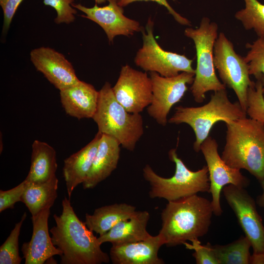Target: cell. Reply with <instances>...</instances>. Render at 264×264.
Returning <instances> with one entry per match:
<instances>
[{"label": "cell", "mask_w": 264, "mask_h": 264, "mask_svg": "<svg viewBox=\"0 0 264 264\" xmlns=\"http://www.w3.org/2000/svg\"><path fill=\"white\" fill-rule=\"evenodd\" d=\"M62 205V214L53 215L56 225L49 230L53 244L63 253L60 263H109L110 256L102 250L98 238L78 218L70 199L65 197Z\"/></svg>", "instance_id": "1"}, {"label": "cell", "mask_w": 264, "mask_h": 264, "mask_svg": "<svg viewBox=\"0 0 264 264\" xmlns=\"http://www.w3.org/2000/svg\"><path fill=\"white\" fill-rule=\"evenodd\" d=\"M213 214L211 201L197 194L168 201L161 214L159 234L167 247L183 244L207 233Z\"/></svg>", "instance_id": "2"}, {"label": "cell", "mask_w": 264, "mask_h": 264, "mask_svg": "<svg viewBox=\"0 0 264 264\" xmlns=\"http://www.w3.org/2000/svg\"><path fill=\"white\" fill-rule=\"evenodd\" d=\"M226 126L222 159L231 167L247 170L260 182L264 178V125L244 117Z\"/></svg>", "instance_id": "3"}, {"label": "cell", "mask_w": 264, "mask_h": 264, "mask_svg": "<svg viewBox=\"0 0 264 264\" xmlns=\"http://www.w3.org/2000/svg\"><path fill=\"white\" fill-rule=\"evenodd\" d=\"M92 119L99 132L114 138L131 152L144 133L141 115L128 112L115 98L108 82L99 91L97 107Z\"/></svg>", "instance_id": "4"}, {"label": "cell", "mask_w": 264, "mask_h": 264, "mask_svg": "<svg viewBox=\"0 0 264 264\" xmlns=\"http://www.w3.org/2000/svg\"><path fill=\"white\" fill-rule=\"evenodd\" d=\"M246 115L238 101L230 102L225 88L215 91L208 103L202 106L176 107L168 122L176 125L185 123L192 128L196 136L193 148L198 153L217 122L223 121L227 124L246 117Z\"/></svg>", "instance_id": "5"}, {"label": "cell", "mask_w": 264, "mask_h": 264, "mask_svg": "<svg viewBox=\"0 0 264 264\" xmlns=\"http://www.w3.org/2000/svg\"><path fill=\"white\" fill-rule=\"evenodd\" d=\"M168 156L176 165L175 173L171 177L158 175L149 164L143 168V177L150 186L149 194L151 198H164L170 201L198 192L209 193L210 182L207 166H203L197 171H191L178 156L176 148L171 149Z\"/></svg>", "instance_id": "6"}, {"label": "cell", "mask_w": 264, "mask_h": 264, "mask_svg": "<svg viewBox=\"0 0 264 264\" xmlns=\"http://www.w3.org/2000/svg\"><path fill=\"white\" fill-rule=\"evenodd\" d=\"M218 28L216 23L203 17L199 27H188L184 30L185 35L193 40L196 50L197 67L190 89L195 101L198 103L204 101L206 92L226 88L216 74L214 64V46L218 36Z\"/></svg>", "instance_id": "7"}, {"label": "cell", "mask_w": 264, "mask_h": 264, "mask_svg": "<svg viewBox=\"0 0 264 264\" xmlns=\"http://www.w3.org/2000/svg\"><path fill=\"white\" fill-rule=\"evenodd\" d=\"M224 197L234 212L253 249L251 264H264V225L256 202L244 188L233 184L222 189Z\"/></svg>", "instance_id": "8"}, {"label": "cell", "mask_w": 264, "mask_h": 264, "mask_svg": "<svg viewBox=\"0 0 264 264\" xmlns=\"http://www.w3.org/2000/svg\"><path fill=\"white\" fill-rule=\"evenodd\" d=\"M213 59L215 67L223 84L234 91L238 102L246 112L247 90L254 82L250 79L248 65L244 57L235 52L233 44L223 33L219 34L215 43Z\"/></svg>", "instance_id": "9"}, {"label": "cell", "mask_w": 264, "mask_h": 264, "mask_svg": "<svg viewBox=\"0 0 264 264\" xmlns=\"http://www.w3.org/2000/svg\"><path fill=\"white\" fill-rule=\"evenodd\" d=\"M154 22L149 18L146 26V32L142 29L143 44L134 58V63L145 71L155 72L165 77H174L179 72L195 74L192 67L193 60L184 55L164 50L155 40Z\"/></svg>", "instance_id": "10"}, {"label": "cell", "mask_w": 264, "mask_h": 264, "mask_svg": "<svg viewBox=\"0 0 264 264\" xmlns=\"http://www.w3.org/2000/svg\"><path fill=\"white\" fill-rule=\"evenodd\" d=\"M149 76L153 95L147 111L159 125L165 126L168 122L170 110L184 96L188 90L187 85L193 84L195 74L182 72L174 77H165L155 72H150Z\"/></svg>", "instance_id": "11"}, {"label": "cell", "mask_w": 264, "mask_h": 264, "mask_svg": "<svg viewBox=\"0 0 264 264\" xmlns=\"http://www.w3.org/2000/svg\"><path fill=\"white\" fill-rule=\"evenodd\" d=\"M216 140L208 136L201 143L200 151L204 155L208 170L210 193L213 213L221 215L222 210L220 204V195L223 188L228 184L245 188L250 184L249 179L244 176L240 170L230 167L220 156Z\"/></svg>", "instance_id": "12"}, {"label": "cell", "mask_w": 264, "mask_h": 264, "mask_svg": "<svg viewBox=\"0 0 264 264\" xmlns=\"http://www.w3.org/2000/svg\"><path fill=\"white\" fill-rule=\"evenodd\" d=\"M117 101L129 112L140 113L152 100V85L146 72L128 65L122 67L117 81L112 87Z\"/></svg>", "instance_id": "13"}, {"label": "cell", "mask_w": 264, "mask_h": 264, "mask_svg": "<svg viewBox=\"0 0 264 264\" xmlns=\"http://www.w3.org/2000/svg\"><path fill=\"white\" fill-rule=\"evenodd\" d=\"M107 5L99 7L97 4L87 7L80 3L72 6L85 14L83 18L89 19L100 26L107 35L109 42L112 43L118 35L129 36L143 29L139 22L126 17L123 7L118 4V0H108Z\"/></svg>", "instance_id": "14"}, {"label": "cell", "mask_w": 264, "mask_h": 264, "mask_svg": "<svg viewBox=\"0 0 264 264\" xmlns=\"http://www.w3.org/2000/svg\"><path fill=\"white\" fill-rule=\"evenodd\" d=\"M30 58L37 70L60 91L80 81L72 64L63 54L53 48L42 46L33 49Z\"/></svg>", "instance_id": "15"}, {"label": "cell", "mask_w": 264, "mask_h": 264, "mask_svg": "<svg viewBox=\"0 0 264 264\" xmlns=\"http://www.w3.org/2000/svg\"><path fill=\"white\" fill-rule=\"evenodd\" d=\"M50 207L46 208L32 216L33 232L29 242L23 243L22 251L25 264H43L54 256L63 253L52 243L49 234L48 220Z\"/></svg>", "instance_id": "16"}, {"label": "cell", "mask_w": 264, "mask_h": 264, "mask_svg": "<svg viewBox=\"0 0 264 264\" xmlns=\"http://www.w3.org/2000/svg\"><path fill=\"white\" fill-rule=\"evenodd\" d=\"M165 244L158 233L146 240L121 245H112L110 259L113 264H163L158 256L160 248Z\"/></svg>", "instance_id": "17"}, {"label": "cell", "mask_w": 264, "mask_h": 264, "mask_svg": "<svg viewBox=\"0 0 264 264\" xmlns=\"http://www.w3.org/2000/svg\"><path fill=\"white\" fill-rule=\"evenodd\" d=\"M60 101L66 113L81 119L92 118L96 111L99 91L91 84L80 80L60 91Z\"/></svg>", "instance_id": "18"}, {"label": "cell", "mask_w": 264, "mask_h": 264, "mask_svg": "<svg viewBox=\"0 0 264 264\" xmlns=\"http://www.w3.org/2000/svg\"><path fill=\"white\" fill-rule=\"evenodd\" d=\"M120 143L114 138L102 134L91 169L84 182V189H92L108 177L117 168Z\"/></svg>", "instance_id": "19"}, {"label": "cell", "mask_w": 264, "mask_h": 264, "mask_svg": "<svg viewBox=\"0 0 264 264\" xmlns=\"http://www.w3.org/2000/svg\"><path fill=\"white\" fill-rule=\"evenodd\" d=\"M102 135L98 132L90 142L64 160L63 173L69 199L74 189L85 180L92 166Z\"/></svg>", "instance_id": "20"}, {"label": "cell", "mask_w": 264, "mask_h": 264, "mask_svg": "<svg viewBox=\"0 0 264 264\" xmlns=\"http://www.w3.org/2000/svg\"><path fill=\"white\" fill-rule=\"evenodd\" d=\"M150 214L147 211H137L129 219L122 220L106 233L98 238L99 243L121 245L143 241L149 238L147 230Z\"/></svg>", "instance_id": "21"}, {"label": "cell", "mask_w": 264, "mask_h": 264, "mask_svg": "<svg viewBox=\"0 0 264 264\" xmlns=\"http://www.w3.org/2000/svg\"><path fill=\"white\" fill-rule=\"evenodd\" d=\"M56 152L46 142L38 140L32 144L31 166L25 180L40 183L56 176L57 169Z\"/></svg>", "instance_id": "22"}, {"label": "cell", "mask_w": 264, "mask_h": 264, "mask_svg": "<svg viewBox=\"0 0 264 264\" xmlns=\"http://www.w3.org/2000/svg\"><path fill=\"white\" fill-rule=\"evenodd\" d=\"M136 207L125 203H114L96 209L93 214H86L85 224L92 231L102 235L119 222L131 218Z\"/></svg>", "instance_id": "23"}, {"label": "cell", "mask_w": 264, "mask_h": 264, "mask_svg": "<svg viewBox=\"0 0 264 264\" xmlns=\"http://www.w3.org/2000/svg\"><path fill=\"white\" fill-rule=\"evenodd\" d=\"M26 181L27 186L22 197V202L26 205L32 216L46 208H51L58 196L59 181L56 176L43 183Z\"/></svg>", "instance_id": "24"}, {"label": "cell", "mask_w": 264, "mask_h": 264, "mask_svg": "<svg viewBox=\"0 0 264 264\" xmlns=\"http://www.w3.org/2000/svg\"><path fill=\"white\" fill-rule=\"evenodd\" d=\"M251 244L245 236L226 245H212L220 264H249L251 255Z\"/></svg>", "instance_id": "25"}, {"label": "cell", "mask_w": 264, "mask_h": 264, "mask_svg": "<svg viewBox=\"0 0 264 264\" xmlns=\"http://www.w3.org/2000/svg\"><path fill=\"white\" fill-rule=\"evenodd\" d=\"M245 7L235 15L246 30L253 29L259 38H264V4L258 0H244Z\"/></svg>", "instance_id": "26"}, {"label": "cell", "mask_w": 264, "mask_h": 264, "mask_svg": "<svg viewBox=\"0 0 264 264\" xmlns=\"http://www.w3.org/2000/svg\"><path fill=\"white\" fill-rule=\"evenodd\" d=\"M26 216V213L24 212L21 220L16 223L9 236L0 246V264H21L22 259L19 255V238L22 224Z\"/></svg>", "instance_id": "27"}, {"label": "cell", "mask_w": 264, "mask_h": 264, "mask_svg": "<svg viewBox=\"0 0 264 264\" xmlns=\"http://www.w3.org/2000/svg\"><path fill=\"white\" fill-rule=\"evenodd\" d=\"M246 47L249 50L244 58L248 64L249 74L261 81L264 94V38H259L251 44H247Z\"/></svg>", "instance_id": "28"}, {"label": "cell", "mask_w": 264, "mask_h": 264, "mask_svg": "<svg viewBox=\"0 0 264 264\" xmlns=\"http://www.w3.org/2000/svg\"><path fill=\"white\" fill-rule=\"evenodd\" d=\"M263 88L262 83L259 80L249 87L246 112L250 118L264 125V94Z\"/></svg>", "instance_id": "29"}, {"label": "cell", "mask_w": 264, "mask_h": 264, "mask_svg": "<svg viewBox=\"0 0 264 264\" xmlns=\"http://www.w3.org/2000/svg\"><path fill=\"white\" fill-rule=\"evenodd\" d=\"M190 241L192 244L185 242L183 244L186 249L194 250L192 255L197 264H220L212 245L209 242L202 245L198 239H192Z\"/></svg>", "instance_id": "30"}, {"label": "cell", "mask_w": 264, "mask_h": 264, "mask_svg": "<svg viewBox=\"0 0 264 264\" xmlns=\"http://www.w3.org/2000/svg\"><path fill=\"white\" fill-rule=\"evenodd\" d=\"M73 0H44L45 5L53 8L57 16L54 22L57 24L65 23L69 24L75 19L77 10L72 6Z\"/></svg>", "instance_id": "31"}, {"label": "cell", "mask_w": 264, "mask_h": 264, "mask_svg": "<svg viewBox=\"0 0 264 264\" xmlns=\"http://www.w3.org/2000/svg\"><path fill=\"white\" fill-rule=\"evenodd\" d=\"M27 181L24 180L17 186L6 191L0 190V212L12 209L17 202L22 201V197L26 188Z\"/></svg>", "instance_id": "32"}, {"label": "cell", "mask_w": 264, "mask_h": 264, "mask_svg": "<svg viewBox=\"0 0 264 264\" xmlns=\"http://www.w3.org/2000/svg\"><path fill=\"white\" fill-rule=\"evenodd\" d=\"M23 0H0L3 13V33H6L15 14Z\"/></svg>", "instance_id": "33"}, {"label": "cell", "mask_w": 264, "mask_h": 264, "mask_svg": "<svg viewBox=\"0 0 264 264\" xmlns=\"http://www.w3.org/2000/svg\"><path fill=\"white\" fill-rule=\"evenodd\" d=\"M139 1H152L156 2L158 4L164 6L177 22L183 25L191 26V22L188 19L177 13L169 4L167 0H118V4L119 6L123 7L131 3Z\"/></svg>", "instance_id": "34"}, {"label": "cell", "mask_w": 264, "mask_h": 264, "mask_svg": "<svg viewBox=\"0 0 264 264\" xmlns=\"http://www.w3.org/2000/svg\"><path fill=\"white\" fill-rule=\"evenodd\" d=\"M260 183L263 192L262 194L257 196L256 202L260 207L264 209V178L260 182Z\"/></svg>", "instance_id": "35"}, {"label": "cell", "mask_w": 264, "mask_h": 264, "mask_svg": "<svg viewBox=\"0 0 264 264\" xmlns=\"http://www.w3.org/2000/svg\"><path fill=\"white\" fill-rule=\"evenodd\" d=\"M97 4H102L106 2L108 0H93Z\"/></svg>", "instance_id": "36"}]
</instances>
